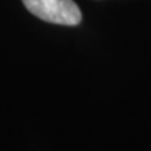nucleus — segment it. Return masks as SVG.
<instances>
[{"instance_id": "obj_1", "label": "nucleus", "mask_w": 151, "mask_h": 151, "mask_svg": "<svg viewBox=\"0 0 151 151\" xmlns=\"http://www.w3.org/2000/svg\"><path fill=\"white\" fill-rule=\"evenodd\" d=\"M29 13L46 22L59 25H77L81 11L73 0H22Z\"/></svg>"}]
</instances>
